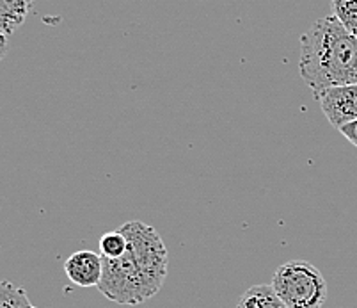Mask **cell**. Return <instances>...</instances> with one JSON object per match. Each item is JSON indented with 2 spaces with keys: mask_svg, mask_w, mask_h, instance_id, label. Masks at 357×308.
Listing matches in <instances>:
<instances>
[{
  "mask_svg": "<svg viewBox=\"0 0 357 308\" xmlns=\"http://www.w3.org/2000/svg\"><path fill=\"white\" fill-rule=\"evenodd\" d=\"M6 54H8V36L0 31V61L4 59Z\"/></svg>",
  "mask_w": 357,
  "mask_h": 308,
  "instance_id": "cell-12",
  "label": "cell"
},
{
  "mask_svg": "<svg viewBox=\"0 0 357 308\" xmlns=\"http://www.w3.org/2000/svg\"><path fill=\"white\" fill-rule=\"evenodd\" d=\"M64 273L68 280L79 287H98L103 277V258L100 253L80 249L71 253L64 262Z\"/></svg>",
  "mask_w": 357,
  "mask_h": 308,
  "instance_id": "cell-5",
  "label": "cell"
},
{
  "mask_svg": "<svg viewBox=\"0 0 357 308\" xmlns=\"http://www.w3.org/2000/svg\"><path fill=\"white\" fill-rule=\"evenodd\" d=\"M98 244L100 255L105 258H119L126 251V237L119 228L103 233Z\"/></svg>",
  "mask_w": 357,
  "mask_h": 308,
  "instance_id": "cell-10",
  "label": "cell"
},
{
  "mask_svg": "<svg viewBox=\"0 0 357 308\" xmlns=\"http://www.w3.org/2000/svg\"><path fill=\"white\" fill-rule=\"evenodd\" d=\"M271 285L288 308H322L327 300L326 278L307 261L281 264L275 269Z\"/></svg>",
  "mask_w": 357,
  "mask_h": 308,
  "instance_id": "cell-3",
  "label": "cell"
},
{
  "mask_svg": "<svg viewBox=\"0 0 357 308\" xmlns=\"http://www.w3.org/2000/svg\"><path fill=\"white\" fill-rule=\"evenodd\" d=\"M337 131L342 132L343 138H345L347 141H350V142H352V145H354V147L357 148V119H356V122L347 123V125L340 126Z\"/></svg>",
  "mask_w": 357,
  "mask_h": 308,
  "instance_id": "cell-11",
  "label": "cell"
},
{
  "mask_svg": "<svg viewBox=\"0 0 357 308\" xmlns=\"http://www.w3.org/2000/svg\"><path fill=\"white\" fill-rule=\"evenodd\" d=\"M298 73L313 96L329 87L357 84V38L334 15L317 20L301 36Z\"/></svg>",
  "mask_w": 357,
  "mask_h": 308,
  "instance_id": "cell-2",
  "label": "cell"
},
{
  "mask_svg": "<svg viewBox=\"0 0 357 308\" xmlns=\"http://www.w3.org/2000/svg\"><path fill=\"white\" fill-rule=\"evenodd\" d=\"M0 308H38L29 300L22 287H16L9 280H0Z\"/></svg>",
  "mask_w": 357,
  "mask_h": 308,
  "instance_id": "cell-8",
  "label": "cell"
},
{
  "mask_svg": "<svg viewBox=\"0 0 357 308\" xmlns=\"http://www.w3.org/2000/svg\"><path fill=\"white\" fill-rule=\"evenodd\" d=\"M34 0H0V31L6 36L15 34L27 20Z\"/></svg>",
  "mask_w": 357,
  "mask_h": 308,
  "instance_id": "cell-6",
  "label": "cell"
},
{
  "mask_svg": "<svg viewBox=\"0 0 357 308\" xmlns=\"http://www.w3.org/2000/svg\"><path fill=\"white\" fill-rule=\"evenodd\" d=\"M314 100L320 103L327 122L336 129L357 119V84L329 87Z\"/></svg>",
  "mask_w": 357,
  "mask_h": 308,
  "instance_id": "cell-4",
  "label": "cell"
},
{
  "mask_svg": "<svg viewBox=\"0 0 357 308\" xmlns=\"http://www.w3.org/2000/svg\"><path fill=\"white\" fill-rule=\"evenodd\" d=\"M337 22L357 38V0H331Z\"/></svg>",
  "mask_w": 357,
  "mask_h": 308,
  "instance_id": "cell-9",
  "label": "cell"
},
{
  "mask_svg": "<svg viewBox=\"0 0 357 308\" xmlns=\"http://www.w3.org/2000/svg\"><path fill=\"white\" fill-rule=\"evenodd\" d=\"M236 308H288L271 284H259L249 287L240 296Z\"/></svg>",
  "mask_w": 357,
  "mask_h": 308,
  "instance_id": "cell-7",
  "label": "cell"
},
{
  "mask_svg": "<svg viewBox=\"0 0 357 308\" xmlns=\"http://www.w3.org/2000/svg\"><path fill=\"white\" fill-rule=\"evenodd\" d=\"M126 251L119 258H103L98 291L112 303L141 305L157 296L167 278L169 253L160 233L148 223L126 221L119 226Z\"/></svg>",
  "mask_w": 357,
  "mask_h": 308,
  "instance_id": "cell-1",
  "label": "cell"
}]
</instances>
